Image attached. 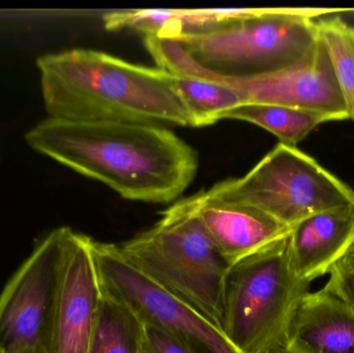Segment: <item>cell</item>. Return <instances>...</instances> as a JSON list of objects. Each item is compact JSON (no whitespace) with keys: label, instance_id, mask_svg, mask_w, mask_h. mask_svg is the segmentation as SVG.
I'll return each mask as SVG.
<instances>
[{"label":"cell","instance_id":"cell-19","mask_svg":"<svg viewBox=\"0 0 354 353\" xmlns=\"http://www.w3.org/2000/svg\"><path fill=\"white\" fill-rule=\"evenodd\" d=\"M324 289L340 298L354 313V253L341 259L330 271Z\"/></svg>","mask_w":354,"mask_h":353},{"label":"cell","instance_id":"cell-14","mask_svg":"<svg viewBox=\"0 0 354 353\" xmlns=\"http://www.w3.org/2000/svg\"><path fill=\"white\" fill-rule=\"evenodd\" d=\"M254 8H195V10H129L108 12V30L132 29L145 37L174 39L205 35L249 16Z\"/></svg>","mask_w":354,"mask_h":353},{"label":"cell","instance_id":"cell-11","mask_svg":"<svg viewBox=\"0 0 354 353\" xmlns=\"http://www.w3.org/2000/svg\"><path fill=\"white\" fill-rule=\"evenodd\" d=\"M200 222L229 267L286 240L292 228L243 203L209 198L198 193Z\"/></svg>","mask_w":354,"mask_h":353},{"label":"cell","instance_id":"cell-2","mask_svg":"<svg viewBox=\"0 0 354 353\" xmlns=\"http://www.w3.org/2000/svg\"><path fill=\"white\" fill-rule=\"evenodd\" d=\"M37 68L50 120L195 128L164 68L84 49L41 56Z\"/></svg>","mask_w":354,"mask_h":353},{"label":"cell","instance_id":"cell-12","mask_svg":"<svg viewBox=\"0 0 354 353\" xmlns=\"http://www.w3.org/2000/svg\"><path fill=\"white\" fill-rule=\"evenodd\" d=\"M354 249V207L332 209L299 222L288 238L291 269L311 284Z\"/></svg>","mask_w":354,"mask_h":353},{"label":"cell","instance_id":"cell-13","mask_svg":"<svg viewBox=\"0 0 354 353\" xmlns=\"http://www.w3.org/2000/svg\"><path fill=\"white\" fill-rule=\"evenodd\" d=\"M291 353H354V313L326 289L308 292L289 327Z\"/></svg>","mask_w":354,"mask_h":353},{"label":"cell","instance_id":"cell-7","mask_svg":"<svg viewBox=\"0 0 354 353\" xmlns=\"http://www.w3.org/2000/svg\"><path fill=\"white\" fill-rule=\"evenodd\" d=\"M145 41L158 68L172 74L221 83L239 93L247 104L285 106L326 114L333 120H348L330 56L320 35L307 57L297 66L245 79L225 78L207 72L172 39L149 37Z\"/></svg>","mask_w":354,"mask_h":353},{"label":"cell","instance_id":"cell-4","mask_svg":"<svg viewBox=\"0 0 354 353\" xmlns=\"http://www.w3.org/2000/svg\"><path fill=\"white\" fill-rule=\"evenodd\" d=\"M334 12L326 8H254L249 16L224 28L172 41L212 74L253 78L303 61L319 39L317 19Z\"/></svg>","mask_w":354,"mask_h":353},{"label":"cell","instance_id":"cell-8","mask_svg":"<svg viewBox=\"0 0 354 353\" xmlns=\"http://www.w3.org/2000/svg\"><path fill=\"white\" fill-rule=\"evenodd\" d=\"M93 252L103 292L141 321L174 334L197 353H239L212 321L132 267L118 245L93 240Z\"/></svg>","mask_w":354,"mask_h":353},{"label":"cell","instance_id":"cell-3","mask_svg":"<svg viewBox=\"0 0 354 353\" xmlns=\"http://www.w3.org/2000/svg\"><path fill=\"white\" fill-rule=\"evenodd\" d=\"M197 207V194L177 201L153 227L118 245V250L132 267L222 331L230 267L208 238Z\"/></svg>","mask_w":354,"mask_h":353},{"label":"cell","instance_id":"cell-5","mask_svg":"<svg viewBox=\"0 0 354 353\" xmlns=\"http://www.w3.org/2000/svg\"><path fill=\"white\" fill-rule=\"evenodd\" d=\"M288 238L229 269L222 332L239 353L286 347L293 315L310 288L291 269Z\"/></svg>","mask_w":354,"mask_h":353},{"label":"cell","instance_id":"cell-1","mask_svg":"<svg viewBox=\"0 0 354 353\" xmlns=\"http://www.w3.org/2000/svg\"><path fill=\"white\" fill-rule=\"evenodd\" d=\"M35 151L129 200L169 203L195 178V149L164 126L48 120L26 135Z\"/></svg>","mask_w":354,"mask_h":353},{"label":"cell","instance_id":"cell-16","mask_svg":"<svg viewBox=\"0 0 354 353\" xmlns=\"http://www.w3.org/2000/svg\"><path fill=\"white\" fill-rule=\"evenodd\" d=\"M142 332L141 319L103 292L88 353H141Z\"/></svg>","mask_w":354,"mask_h":353},{"label":"cell","instance_id":"cell-6","mask_svg":"<svg viewBox=\"0 0 354 353\" xmlns=\"http://www.w3.org/2000/svg\"><path fill=\"white\" fill-rule=\"evenodd\" d=\"M251 205L293 228L317 213L354 207V190L297 147L279 143L251 171L204 191Z\"/></svg>","mask_w":354,"mask_h":353},{"label":"cell","instance_id":"cell-9","mask_svg":"<svg viewBox=\"0 0 354 353\" xmlns=\"http://www.w3.org/2000/svg\"><path fill=\"white\" fill-rule=\"evenodd\" d=\"M102 300L93 238L64 227L44 353H88Z\"/></svg>","mask_w":354,"mask_h":353},{"label":"cell","instance_id":"cell-18","mask_svg":"<svg viewBox=\"0 0 354 353\" xmlns=\"http://www.w3.org/2000/svg\"><path fill=\"white\" fill-rule=\"evenodd\" d=\"M317 25L344 99L348 120H354V27L341 17L317 19Z\"/></svg>","mask_w":354,"mask_h":353},{"label":"cell","instance_id":"cell-20","mask_svg":"<svg viewBox=\"0 0 354 353\" xmlns=\"http://www.w3.org/2000/svg\"><path fill=\"white\" fill-rule=\"evenodd\" d=\"M141 353H197L192 346L174 334L143 323Z\"/></svg>","mask_w":354,"mask_h":353},{"label":"cell","instance_id":"cell-22","mask_svg":"<svg viewBox=\"0 0 354 353\" xmlns=\"http://www.w3.org/2000/svg\"><path fill=\"white\" fill-rule=\"evenodd\" d=\"M353 252L354 253V249H353Z\"/></svg>","mask_w":354,"mask_h":353},{"label":"cell","instance_id":"cell-21","mask_svg":"<svg viewBox=\"0 0 354 353\" xmlns=\"http://www.w3.org/2000/svg\"><path fill=\"white\" fill-rule=\"evenodd\" d=\"M270 353H291L287 350L286 347L279 348V350H274V352Z\"/></svg>","mask_w":354,"mask_h":353},{"label":"cell","instance_id":"cell-10","mask_svg":"<svg viewBox=\"0 0 354 353\" xmlns=\"http://www.w3.org/2000/svg\"><path fill=\"white\" fill-rule=\"evenodd\" d=\"M64 227L53 230L0 294V353H44L57 281Z\"/></svg>","mask_w":354,"mask_h":353},{"label":"cell","instance_id":"cell-17","mask_svg":"<svg viewBox=\"0 0 354 353\" xmlns=\"http://www.w3.org/2000/svg\"><path fill=\"white\" fill-rule=\"evenodd\" d=\"M174 76L177 93L193 116L195 128L212 126L227 112L247 104L239 93L221 83L189 75Z\"/></svg>","mask_w":354,"mask_h":353},{"label":"cell","instance_id":"cell-15","mask_svg":"<svg viewBox=\"0 0 354 353\" xmlns=\"http://www.w3.org/2000/svg\"><path fill=\"white\" fill-rule=\"evenodd\" d=\"M223 120H243L261 126L278 137L280 143L295 147L319 124L333 122L330 116L318 112L263 104L239 106L225 113Z\"/></svg>","mask_w":354,"mask_h":353}]
</instances>
